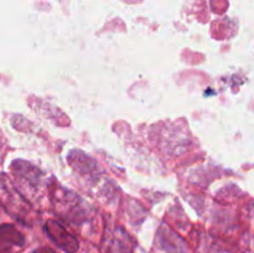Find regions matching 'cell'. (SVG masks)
Here are the masks:
<instances>
[{
  "label": "cell",
  "mask_w": 254,
  "mask_h": 253,
  "mask_svg": "<svg viewBox=\"0 0 254 253\" xmlns=\"http://www.w3.org/2000/svg\"><path fill=\"white\" fill-rule=\"evenodd\" d=\"M46 231L50 237L64 250L73 252L77 248V241L60 223L55 222V221H49L46 223Z\"/></svg>",
  "instance_id": "obj_1"
},
{
  "label": "cell",
  "mask_w": 254,
  "mask_h": 253,
  "mask_svg": "<svg viewBox=\"0 0 254 253\" xmlns=\"http://www.w3.org/2000/svg\"><path fill=\"white\" fill-rule=\"evenodd\" d=\"M0 238L5 241V242L12 243V245L16 246H21L24 243L22 236L11 225L0 226Z\"/></svg>",
  "instance_id": "obj_2"
},
{
  "label": "cell",
  "mask_w": 254,
  "mask_h": 253,
  "mask_svg": "<svg viewBox=\"0 0 254 253\" xmlns=\"http://www.w3.org/2000/svg\"><path fill=\"white\" fill-rule=\"evenodd\" d=\"M0 253H2V252H1V250H0Z\"/></svg>",
  "instance_id": "obj_3"
}]
</instances>
